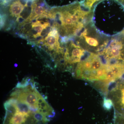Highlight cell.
Listing matches in <instances>:
<instances>
[{
    "mask_svg": "<svg viewBox=\"0 0 124 124\" xmlns=\"http://www.w3.org/2000/svg\"><path fill=\"white\" fill-rule=\"evenodd\" d=\"M25 6L21 3L20 0H17L12 3L10 7L9 11L11 15L13 17H18L23 10Z\"/></svg>",
    "mask_w": 124,
    "mask_h": 124,
    "instance_id": "cell-10",
    "label": "cell"
},
{
    "mask_svg": "<svg viewBox=\"0 0 124 124\" xmlns=\"http://www.w3.org/2000/svg\"><path fill=\"white\" fill-rule=\"evenodd\" d=\"M113 106V102L110 99L104 97L103 100V107L107 110H110Z\"/></svg>",
    "mask_w": 124,
    "mask_h": 124,
    "instance_id": "cell-12",
    "label": "cell"
},
{
    "mask_svg": "<svg viewBox=\"0 0 124 124\" xmlns=\"http://www.w3.org/2000/svg\"><path fill=\"white\" fill-rule=\"evenodd\" d=\"M59 34L56 28H53L52 30L48 33L43 42L50 51L54 50L56 53H62V48L60 46L59 40Z\"/></svg>",
    "mask_w": 124,
    "mask_h": 124,
    "instance_id": "cell-8",
    "label": "cell"
},
{
    "mask_svg": "<svg viewBox=\"0 0 124 124\" xmlns=\"http://www.w3.org/2000/svg\"><path fill=\"white\" fill-rule=\"evenodd\" d=\"M36 19L35 21L32 23L31 27L32 36L34 38H37L41 36L43 30L50 27V24L48 22H45Z\"/></svg>",
    "mask_w": 124,
    "mask_h": 124,
    "instance_id": "cell-9",
    "label": "cell"
},
{
    "mask_svg": "<svg viewBox=\"0 0 124 124\" xmlns=\"http://www.w3.org/2000/svg\"><path fill=\"white\" fill-rule=\"evenodd\" d=\"M36 0H23L24 2H26L27 4L29 2H34Z\"/></svg>",
    "mask_w": 124,
    "mask_h": 124,
    "instance_id": "cell-13",
    "label": "cell"
},
{
    "mask_svg": "<svg viewBox=\"0 0 124 124\" xmlns=\"http://www.w3.org/2000/svg\"><path fill=\"white\" fill-rule=\"evenodd\" d=\"M110 99L119 112L124 114V80L117 84L109 93Z\"/></svg>",
    "mask_w": 124,
    "mask_h": 124,
    "instance_id": "cell-7",
    "label": "cell"
},
{
    "mask_svg": "<svg viewBox=\"0 0 124 124\" xmlns=\"http://www.w3.org/2000/svg\"><path fill=\"white\" fill-rule=\"evenodd\" d=\"M84 56L76 67V77L90 81L106 82L108 64L97 54L88 52L85 58Z\"/></svg>",
    "mask_w": 124,
    "mask_h": 124,
    "instance_id": "cell-4",
    "label": "cell"
},
{
    "mask_svg": "<svg viewBox=\"0 0 124 124\" xmlns=\"http://www.w3.org/2000/svg\"><path fill=\"white\" fill-rule=\"evenodd\" d=\"M97 54L107 64L124 61V31L107 38Z\"/></svg>",
    "mask_w": 124,
    "mask_h": 124,
    "instance_id": "cell-5",
    "label": "cell"
},
{
    "mask_svg": "<svg viewBox=\"0 0 124 124\" xmlns=\"http://www.w3.org/2000/svg\"><path fill=\"white\" fill-rule=\"evenodd\" d=\"M4 107L2 124H47L55 115L34 81L29 78L17 84Z\"/></svg>",
    "mask_w": 124,
    "mask_h": 124,
    "instance_id": "cell-1",
    "label": "cell"
},
{
    "mask_svg": "<svg viewBox=\"0 0 124 124\" xmlns=\"http://www.w3.org/2000/svg\"><path fill=\"white\" fill-rule=\"evenodd\" d=\"M103 0H84L81 2L85 8L93 10L96 5Z\"/></svg>",
    "mask_w": 124,
    "mask_h": 124,
    "instance_id": "cell-11",
    "label": "cell"
},
{
    "mask_svg": "<svg viewBox=\"0 0 124 124\" xmlns=\"http://www.w3.org/2000/svg\"><path fill=\"white\" fill-rule=\"evenodd\" d=\"M93 16V10L85 8L81 2L52 8L48 14V18L55 20L53 28L67 38L78 37L91 22Z\"/></svg>",
    "mask_w": 124,
    "mask_h": 124,
    "instance_id": "cell-2",
    "label": "cell"
},
{
    "mask_svg": "<svg viewBox=\"0 0 124 124\" xmlns=\"http://www.w3.org/2000/svg\"><path fill=\"white\" fill-rule=\"evenodd\" d=\"M85 50L78 44L71 41L69 46L63 49L64 63L72 64L78 63L85 54Z\"/></svg>",
    "mask_w": 124,
    "mask_h": 124,
    "instance_id": "cell-6",
    "label": "cell"
},
{
    "mask_svg": "<svg viewBox=\"0 0 124 124\" xmlns=\"http://www.w3.org/2000/svg\"><path fill=\"white\" fill-rule=\"evenodd\" d=\"M124 5L117 0H104L94 8L92 24L98 32L111 37L124 31Z\"/></svg>",
    "mask_w": 124,
    "mask_h": 124,
    "instance_id": "cell-3",
    "label": "cell"
}]
</instances>
